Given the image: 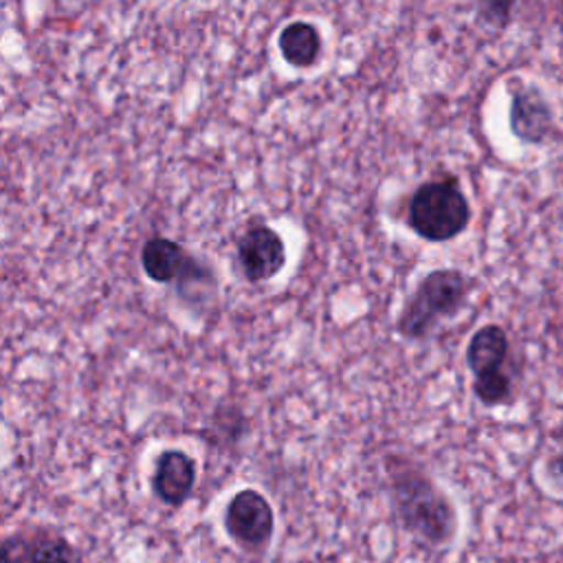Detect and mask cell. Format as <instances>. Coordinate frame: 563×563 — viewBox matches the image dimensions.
I'll list each match as a JSON object with an SVG mask.
<instances>
[{
  "label": "cell",
  "mask_w": 563,
  "mask_h": 563,
  "mask_svg": "<svg viewBox=\"0 0 563 563\" xmlns=\"http://www.w3.org/2000/svg\"><path fill=\"white\" fill-rule=\"evenodd\" d=\"M224 530L242 550H264L275 532V515L268 499L255 488L238 490L227 504Z\"/></svg>",
  "instance_id": "4"
},
{
  "label": "cell",
  "mask_w": 563,
  "mask_h": 563,
  "mask_svg": "<svg viewBox=\"0 0 563 563\" xmlns=\"http://www.w3.org/2000/svg\"><path fill=\"white\" fill-rule=\"evenodd\" d=\"M468 279L455 268L431 271L402 306L396 330L400 336L418 341L429 336L440 319L453 317L466 301Z\"/></svg>",
  "instance_id": "3"
},
{
  "label": "cell",
  "mask_w": 563,
  "mask_h": 563,
  "mask_svg": "<svg viewBox=\"0 0 563 563\" xmlns=\"http://www.w3.org/2000/svg\"><path fill=\"white\" fill-rule=\"evenodd\" d=\"M282 57L295 68H310L321 57V31L312 22L295 20L288 22L279 37Z\"/></svg>",
  "instance_id": "10"
},
{
  "label": "cell",
  "mask_w": 563,
  "mask_h": 563,
  "mask_svg": "<svg viewBox=\"0 0 563 563\" xmlns=\"http://www.w3.org/2000/svg\"><path fill=\"white\" fill-rule=\"evenodd\" d=\"M0 563H79V556L64 534L37 528L9 534L2 541Z\"/></svg>",
  "instance_id": "6"
},
{
  "label": "cell",
  "mask_w": 563,
  "mask_h": 563,
  "mask_svg": "<svg viewBox=\"0 0 563 563\" xmlns=\"http://www.w3.org/2000/svg\"><path fill=\"white\" fill-rule=\"evenodd\" d=\"M515 0H477L479 18L497 29H504L510 22Z\"/></svg>",
  "instance_id": "14"
},
{
  "label": "cell",
  "mask_w": 563,
  "mask_h": 563,
  "mask_svg": "<svg viewBox=\"0 0 563 563\" xmlns=\"http://www.w3.org/2000/svg\"><path fill=\"white\" fill-rule=\"evenodd\" d=\"M213 290V271L207 268L202 262L196 257L189 260L185 273L178 277V292L187 301H198L200 297H209Z\"/></svg>",
  "instance_id": "12"
},
{
  "label": "cell",
  "mask_w": 563,
  "mask_h": 563,
  "mask_svg": "<svg viewBox=\"0 0 563 563\" xmlns=\"http://www.w3.org/2000/svg\"><path fill=\"white\" fill-rule=\"evenodd\" d=\"M506 356H508V336L495 323L479 328L471 336L466 347V363L475 376L501 369Z\"/></svg>",
  "instance_id": "11"
},
{
  "label": "cell",
  "mask_w": 563,
  "mask_h": 563,
  "mask_svg": "<svg viewBox=\"0 0 563 563\" xmlns=\"http://www.w3.org/2000/svg\"><path fill=\"white\" fill-rule=\"evenodd\" d=\"M389 497L400 526L429 545H444L455 534V512L449 497L409 457L387 455Z\"/></svg>",
  "instance_id": "1"
},
{
  "label": "cell",
  "mask_w": 563,
  "mask_h": 563,
  "mask_svg": "<svg viewBox=\"0 0 563 563\" xmlns=\"http://www.w3.org/2000/svg\"><path fill=\"white\" fill-rule=\"evenodd\" d=\"M510 130L526 143H541L552 132V110L537 88L526 86L512 92Z\"/></svg>",
  "instance_id": "8"
},
{
  "label": "cell",
  "mask_w": 563,
  "mask_h": 563,
  "mask_svg": "<svg viewBox=\"0 0 563 563\" xmlns=\"http://www.w3.org/2000/svg\"><path fill=\"white\" fill-rule=\"evenodd\" d=\"M471 220V205L455 178L422 183L407 207V224L427 242H446L460 235Z\"/></svg>",
  "instance_id": "2"
},
{
  "label": "cell",
  "mask_w": 563,
  "mask_h": 563,
  "mask_svg": "<svg viewBox=\"0 0 563 563\" xmlns=\"http://www.w3.org/2000/svg\"><path fill=\"white\" fill-rule=\"evenodd\" d=\"M235 260L246 282H266L284 268L286 244L275 229L255 224L240 235Z\"/></svg>",
  "instance_id": "5"
},
{
  "label": "cell",
  "mask_w": 563,
  "mask_h": 563,
  "mask_svg": "<svg viewBox=\"0 0 563 563\" xmlns=\"http://www.w3.org/2000/svg\"><path fill=\"white\" fill-rule=\"evenodd\" d=\"M473 391L479 398V402H484V405H499L510 394V378L501 369H495V372H488V374H479V376H475Z\"/></svg>",
  "instance_id": "13"
},
{
  "label": "cell",
  "mask_w": 563,
  "mask_h": 563,
  "mask_svg": "<svg viewBox=\"0 0 563 563\" xmlns=\"http://www.w3.org/2000/svg\"><path fill=\"white\" fill-rule=\"evenodd\" d=\"M189 260L191 255L178 242L163 235L150 238L141 249V266L145 275L158 284L178 282Z\"/></svg>",
  "instance_id": "9"
},
{
  "label": "cell",
  "mask_w": 563,
  "mask_h": 563,
  "mask_svg": "<svg viewBox=\"0 0 563 563\" xmlns=\"http://www.w3.org/2000/svg\"><path fill=\"white\" fill-rule=\"evenodd\" d=\"M196 482V462L189 453L180 449H165L158 453L152 471V490L167 504L178 508L194 488Z\"/></svg>",
  "instance_id": "7"
}]
</instances>
